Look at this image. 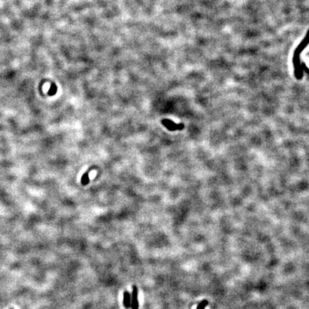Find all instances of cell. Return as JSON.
Listing matches in <instances>:
<instances>
[{
  "label": "cell",
  "mask_w": 309,
  "mask_h": 309,
  "mask_svg": "<svg viewBox=\"0 0 309 309\" xmlns=\"http://www.w3.org/2000/svg\"><path fill=\"white\" fill-rule=\"evenodd\" d=\"M309 44V29L305 34V37L302 39L300 44L297 46L294 51L293 55V65L294 67V74L295 76L298 80H300L303 77V69L300 65V54L305 50V47Z\"/></svg>",
  "instance_id": "obj_1"
},
{
  "label": "cell",
  "mask_w": 309,
  "mask_h": 309,
  "mask_svg": "<svg viewBox=\"0 0 309 309\" xmlns=\"http://www.w3.org/2000/svg\"><path fill=\"white\" fill-rule=\"evenodd\" d=\"M162 123L165 125V127L167 130L170 131H174L176 130H182V128H184V125L182 124L177 125L174 122L170 120H162Z\"/></svg>",
  "instance_id": "obj_2"
},
{
  "label": "cell",
  "mask_w": 309,
  "mask_h": 309,
  "mask_svg": "<svg viewBox=\"0 0 309 309\" xmlns=\"http://www.w3.org/2000/svg\"><path fill=\"white\" fill-rule=\"evenodd\" d=\"M131 308L132 309L139 308V301H138V288L136 286H133L132 290V297H131Z\"/></svg>",
  "instance_id": "obj_3"
},
{
  "label": "cell",
  "mask_w": 309,
  "mask_h": 309,
  "mask_svg": "<svg viewBox=\"0 0 309 309\" xmlns=\"http://www.w3.org/2000/svg\"><path fill=\"white\" fill-rule=\"evenodd\" d=\"M123 305L126 309L131 308V295L127 290H125L123 293Z\"/></svg>",
  "instance_id": "obj_4"
},
{
  "label": "cell",
  "mask_w": 309,
  "mask_h": 309,
  "mask_svg": "<svg viewBox=\"0 0 309 309\" xmlns=\"http://www.w3.org/2000/svg\"><path fill=\"white\" fill-rule=\"evenodd\" d=\"M89 181H90V178H89L88 173H85L83 175V177H82V179H81L82 184H83V185H88Z\"/></svg>",
  "instance_id": "obj_5"
},
{
  "label": "cell",
  "mask_w": 309,
  "mask_h": 309,
  "mask_svg": "<svg viewBox=\"0 0 309 309\" xmlns=\"http://www.w3.org/2000/svg\"><path fill=\"white\" fill-rule=\"evenodd\" d=\"M207 305H208V301L207 300H203V301H202L201 303L199 304L197 309H205Z\"/></svg>",
  "instance_id": "obj_6"
}]
</instances>
